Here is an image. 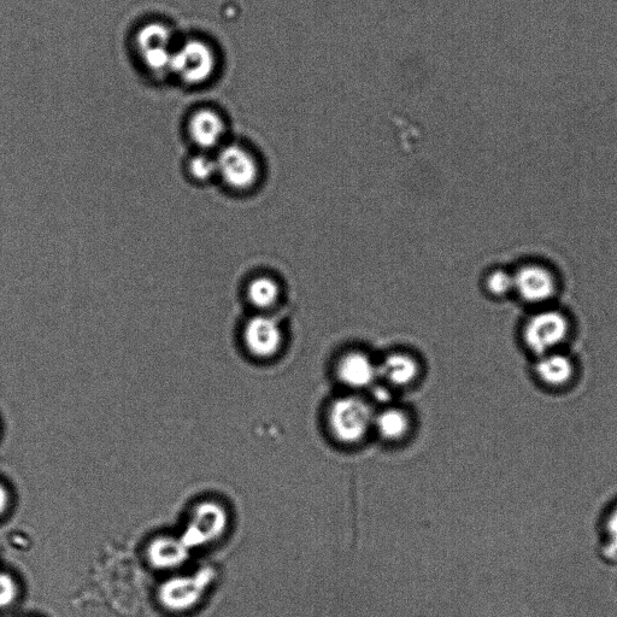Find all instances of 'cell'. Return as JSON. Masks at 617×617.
I'll list each match as a JSON object with an SVG mask.
<instances>
[{
    "label": "cell",
    "mask_w": 617,
    "mask_h": 617,
    "mask_svg": "<svg viewBox=\"0 0 617 617\" xmlns=\"http://www.w3.org/2000/svg\"><path fill=\"white\" fill-rule=\"evenodd\" d=\"M231 515L225 504L215 499H203L193 505L181 538L192 551L207 549L226 537Z\"/></svg>",
    "instance_id": "6da1fadb"
},
{
    "label": "cell",
    "mask_w": 617,
    "mask_h": 617,
    "mask_svg": "<svg viewBox=\"0 0 617 617\" xmlns=\"http://www.w3.org/2000/svg\"><path fill=\"white\" fill-rule=\"evenodd\" d=\"M375 411L366 399L348 396L337 399L328 410V426L339 443L355 445L373 430Z\"/></svg>",
    "instance_id": "7a4b0ae2"
},
{
    "label": "cell",
    "mask_w": 617,
    "mask_h": 617,
    "mask_svg": "<svg viewBox=\"0 0 617 617\" xmlns=\"http://www.w3.org/2000/svg\"><path fill=\"white\" fill-rule=\"evenodd\" d=\"M211 573L176 574L158 589V602L170 613L184 614L203 602L211 585Z\"/></svg>",
    "instance_id": "3957f363"
},
{
    "label": "cell",
    "mask_w": 617,
    "mask_h": 617,
    "mask_svg": "<svg viewBox=\"0 0 617 617\" xmlns=\"http://www.w3.org/2000/svg\"><path fill=\"white\" fill-rule=\"evenodd\" d=\"M217 56L213 47L202 40H188L174 51L169 70L188 85H202L216 72Z\"/></svg>",
    "instance_id": "277c9868"
},
{
    "label": "cell",
    "mask_w": 617,
    "mask_h": 617,
    "mask_svg": "<svg viewBox=\"0 0 617 617\" xmlns=\"http://www.w3.org/2000/svg\"><path fill=\"white\" fill-rule=\"evenodd\" d=\"M569 321L557 310H544L533 315L524 328L525 344L533 354L544 356L557 351L566 342Z\"/></svg>",
    "instance_id": "5b68a950"
},
{
    "label": "cell",
    "mask_w": 617,
    "mask_h": 617,
    "mask_svg": "<svg viewBox=\"0 0 617 617\" xmlns=\"http://www.w3.org/2000/svg\"><path fill=\"white\" fill-rule=\"evenodd\" d=\"M217 175L234 190L244 191L258 179V164L254 155L242 145L231 144L221 149L215 158Z\"/></svg>",
    "instance_id": "8992f818"
},
{
    "label": "cell",
    "mask_w": 617,
    "mask_h": 617,
    "mask_svg": "<svg viewBox=\"0 0 617 617\" xmlns=\"http://www.w3.org/2000/svg\"><path fill=\"white\" fill-rule=\"evenodd\" d=\"M138 54L145 66L155 72L170 68L174 51L172 33L162 23H149L140 29L135 38Z\"/></svg>",
    "instance_id": "52a82bcc"
},
{
    "label": "cell",
    "mask_w": 617,
    "mask_h": 617,
    "mask_svg": "<svg viewBox=\"0 0 617 617\" xmlns=\"http://www.w3.org/2000/svg\"><path fill=\"white\" fill-rule=\"evenodd\" d=\"M192 550L181 536L161 534L152 538L145 548L146 562L162 573H176L190 561Z\"/></svg>",
    "instance_id": "ba28073f"
},
{
    "label": "cell",
    "mask_w": 617,
    "mask_h": 617,
    "mask_svg": "<svg viewBox=\"0 0 617 617\" xmlns=\"http://www.w3.org/2000/svg\"><path fill=\"white\" fill-rule=\"evenodd\" d=\"M514 291L526 303L542 304L556 295L557 281L548 268L526 264L514 274Z\"/></svg>",
    "instance_id": "9c48e42d"
},
{
    "label": "cell",
    "mask_w": 617,
    "mask_h": 617,
    "mask_svg": "<svg viewBox=\"0 0 617 617\" xmlns=\"http://www.w3.org/2000/svg\"><path fill=\"white\" fill-rule=\"evenodd\" d=\"M246 349L257 358H270L278 354L282 345V331L273 317L257 315L246 323L244 329Z\"/></svg>",
    "instance_id": "30bf717a"
},
{
    "label": "cell",
    "mask_w": 617,
    "mask_h": 617,
    "mask_svg": "<svg viewBox=\"0 0 617 617\" xmlns=\"http://www.w3.org/2000/svg\"><path fill=\"white\" fill-rule=\"evenodd\" d=\"M337 375L349 389H369L379 379L378 364L363 352H349L338 362Z\"/></svg>",
    "instance_id": "8fae6325"
},
{
    "label": "cell",
    "mask_w": 617,
    "mask_h": 617,
    "mask_svg": "<svg viewBox=\"0 0 617 617\" xmlns=\"http://www.w3.org/2000/svg\"><path fill=\"white\" fill-rule=\"evenodd\" d=\"M188 132L199 148L211 149L220 144L226 132V123L215 110L202 109L191 117Z\"/></svg>",
    "instance_id": "7c38bea8"
},
{
    "label": "cell",
    "mask_w": 617,
    "mask_h": 617,
    "mask_svg": "<svg viewBox=\"0 0 617 617\" xmlns=\"http://www.w3.org/2000/svg\"><path fill=\"white\" fill-rule=\"evenodd\" d=\"M379 379L392 387H407L414 384L420 375V364L407 354L389 355L378 364Z\"/></svg>",
    "instance_id": "4fadbf2b"
},
{
    "label": "cell",
    "mask_w": 617,
    "mask_h": 617,
    "mask_svg": "<svg viewBox=\"0 0 617 617\" xmlns=\"http://www.w3.org/2000/svg\"><path fill=\"white\" fill-rule=\"evenodd\" d=\"M536 373L543 384L560 389L573 380L575 366L571 358L555 351L539 357Z\"/></svg>",
    "instance_id": "5bb4252c"
},
{
    "label": "cell",
    "mask_w": 617,
    "mask_h": 617,
    "mask_svg": "<svg viewBox=\"0 0 617 617\" xmlns=\"http://www.w3.org/2000/svg\"><path fill=\"white\" fill-rule=\"evenodd\" d=\"M410 428V417L402 409L385 408L375 413L373 430L386 442H399L408 436Z\"/></svg>",
    "instance_id": "9a60e30c"
},
{
    "label": "cell",
    "mask_w": 617,
    "mask_h": 617,
    "mask_svg": "<svg viewBox=\"0 0 617 617\" xmlns=\"http://www.w3.org/2000/svg\"><path fill=\"white\" fill-rule=\"evenodd\" d=\"M280 296L279 285L267 276H261L251 281L248 287V298L254 307L261 310L272 308Z\"/></svg>",
    "instance_id": "2e32d148"
},
{
    "label": "cell",
    "mask_w": 617,
    "mask_h": 617,
    "mask_svg": "<svg viewBox=\"0 0 617 617\" xmlns=\"http://www.w3.org/2000/svg\"><path fill=\"white\" fill-rule=\"evenodd\" d=\"M486 289L493 297L502 298L508 296L514 291V275H511L507 270H493L487 276Z\"/></svg>",
    "instance_id": "e0dca14e"
},
{
    "label": "cell",
    "mask_w": 617,
    "mask_h": 617,
    "mask_svg": "<svg viewBox=\"0 0 617 617\" xmlns=\"http://www.w3.org/2000/svg\"><path fill=\"white\" fill-rule=\"evenodd\" d=\"M20 597V585L13 574L0 571V611L14 607Z\"/></svg>",
    "instance_id": "ac0fdd59"
},
{
    "label": "cell",
    "mask_w": 617,
    "mask_h": 617,
    "mask_svg": "<svg viewBox=\"0 0 617 617\" xmlns=\"http://www.w3.org/2000/svg\"><path fill=\"white\" fill-rule=\"evenodd\" d=\"M193 178L199 181H208L217 175L216 160L205 155L193 157L188 166Z\"/></svg>",
    "instance_id": "d6986e66"
},
{
    "label": "cell",
    "mask_w": 617,
    "mask_h": 617,
    "mask_svg": "<svg viewBox=\"0 0 617 617\" xmlns=\"http://www.w3.org/2000/svg\"><path fill=\"white\" fill-rule=\"evenodd\" d=\"M607 534L611 546L617 550V507L611 511L607 520Z\"/></svg>",
    "instance_id": "ffe728a7"
},
{
    "label": "cell",
    "mask_w": 617,
    "mask_h": 617,
    "mask_svg": "<svg viewBox=\"0 0 617 617\" xmlns=\"http://www.w3.org/2000/svg\"><path fill=\"white\" fill-rule=\"evenodd\" d=\"M10 504H11V495L8 490V487L0 483V517L7 514V511L10 508Z\"/></svg>",
    "instance_id": "44dd1931"
}]
</instances>
